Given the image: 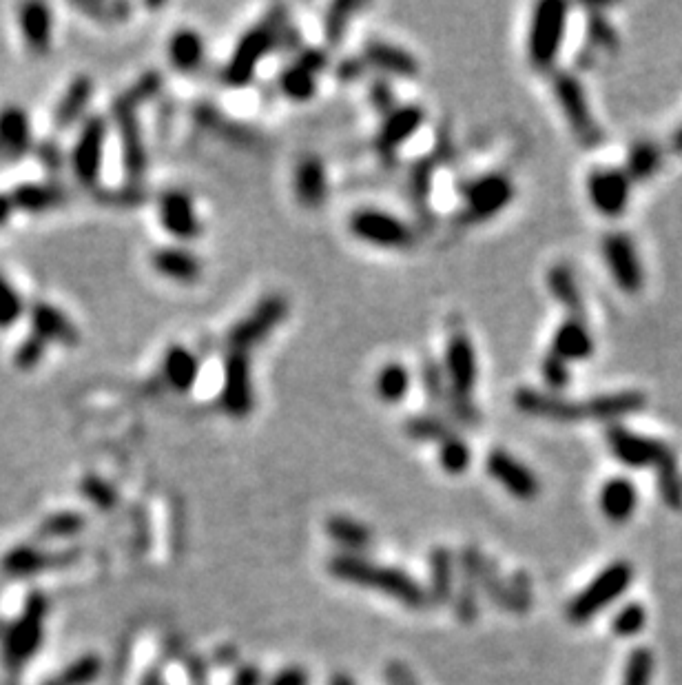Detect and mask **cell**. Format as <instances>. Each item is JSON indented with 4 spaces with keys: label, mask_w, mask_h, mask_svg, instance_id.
Wrapping results in <instances>:
<instances>
[{
    "label": "cell",
    "mask_w": 682,
    "mask_h": 685,
    "mask_svg": "<svg viewBox=\"0 0 682 685\" xmlns=\"http://www.w3.org/2000/svg\"><path fill=\"white\" fill-rule=\"evenodd\" d=\"M412 388L410 368L403 362H386L375 375V395L384 404H401Z\"/></svg>",
    "instance_id": "35"
},
{
    "label": "cell",
    "mask_w": 682,
    "mask_h": 685,
    "mask_svg": "<svg viewBox=\"0 0 682 685\" xmlns=\"http://www.w3.org/2000/svg\"><path fill=\"white\" fill-rule=\"evenodd\" d=\"M38 158L51 171H56V169H60L62 165H65V156H62V149H60V145H56L54 140H45L43 145H40Z\"/></svg>",
    "instance_id": "54"
},
{
    "label": "cell",
    "mask_w": 682,
    "mask_h": 685,
    "mask_svg": "<svg viewBox=\"0 0 682 685\" xmlns=\"http://www.w3.org/2000/svg\"><path fill=\"white\" fill-rule=\"evenodd\" d=\"M31 333L38 335L47 344L76 346L80 342L78 326L69 315L47 300H36L27 306Z\"/></svg>",
    "instance_id": "22"
},
{
    "label": "cell",
    "mask_w": 682,
    "mask_h": 685,
    "mask_svg": "<svg viewBox=\"0 0 682 685\" xmlns=\"http://www.w3.org/2000/svg\"><path fill=\"white\" fill-rule=\"evenodd\" d=\"M386 679H388V685H417L410 670L406 666H401V663H390V666L386 668Z\"/></svg>",
    "instance_id": "56"
},
{
    "label": "cell",
    "mask_w": 682,
    "mask_h": 685,
    "mask_svg": "<svg viewBox=\"0 0 682 685\" xmlns=\"http://www.w3.org/2000/svg\"><path fill=\"white\" fill-rule=\"evenodd\" d=\"M638 504L636 486L625 477H614L601 488V510L614 524H625Z\"/></svg>",
    "instance_id": "33"
},
{
    "label": "cell",
    "mask_w": 682,
    "mask_h": 685,
    "mask_svg": "<svg viewBox=\"0 0 682 685\" xmlns=\"http://www.w3.org/2000/svg\"><path fill=\"white\" fill-rule=\"evenodd\" d=\"M326 54L319 49H306L299 54L291 65L279 74V91L291 102L313 100L319 87V74L326 69Z\"/></svg>",
    "instance_id": "19"
},
{
    "label": "cell",
    "mask_w": 682,
    "mask_h": 685,
    "mask_svg": "<svg viewBox=\"0 0 682 685\" xmlns=\"http://www.w3.org/2000/svg\"><path fill=\"white\" fill-rule=\"evenodd\" d=\"M567 32V5L558 0H545L532 9L530 29H527V60L532 69L552 71L561 49L565 43Z\"/></svg>",
    "instance_id": "6"
},
{
    "label": "cell",
    "mask_w": 682,
    "mask_h": 685,
    "mask_svg": "<svg viewBox=\"0 0 682 685\" xmlns=\"http://www.w3.org/2000/svg\"><path fill=\"white\" fill-rule=\"evenodd\" d=\"M82 528H85V517H82L80 513L65 510V513L49 515L43 524H40V537L62 539V537L78 535Z\"/></svg>",
    "instance_id": "43"
},
{
    "label": "cell",
    "mask_w": 682,
    "mask_h": 685,
    "mask_svg": "<svg viewBox=\"0 0 682 685\" xmlns=\"http://www.w3.org/2000/svg\"><path fill=\"white\" fill-rule=\"evenodd\" d=\"M268 685H310V677L306 670L291 666V668L279 670L275 677L268 681Z\"/></svg>",
    "instance_id": "55"
},
{
    "label": "cell",
    "mask_w": 682,
    "mask_h": 685,
    "mask_svg": "<svg viewBox=\"0 0 682 685\" xmlns=\"http://www.w3.org/2000/svg\"><path fill=\"white\" fill-rule=\"evenodd\" d=\"M18 27L25 47L34 56H47L54 38V16L45 3H25L18 7Z\"/></svg>",
    "instance_id": "25"
},
{
    "label": "cell",
    "mask_w": 682,
    "mask_h": 685,
    "mask_svg": "<svg viewBox=\"0 0 682 685\" xmlns=\"http://www.w3.org/2000/svg\"><path fill=\"white\" fill-rule=\"evenodd\" d=\"M607 442L620 464L632 468H656L658 488L669 508H682V479L671 448L658 439L627 431L625 426H609Z\"/></svg>",
    "instance_id": "2"
},
{
    "label": "cell",
    "mask_w": 682,
    "mask_h": 685,
    "mask_svg": "<svg viewBox=\"0 0 682 685\" xmlns=\"http://www.w3.org/2000/svg\"><path fill=\"white\" fill-rule=\"evenodd\" d=\"M516 187L508 173L492 171L472 178L461 193L459 220L463 224H481L499 216L512 204Z\"/></svg>",
    "instance_id": "8"
},
{
    "label": "cell",
    "mask_w": 682,
    "mask_h": 685,
    "mask_svg": "<svg viewBox=\"0 0 682 685\" xmlns=\"http://www.w3.org/2000/svg\"><path fill=\"white\" fill-rule=\"evenodd\" d=\"M554 96L558 107L567 120V127L574 134V138L587 149H596L603 142V131L589 109V102L585 96V89L581 80L572 74H556L552 80Z\"/></svg>",
    "instance_id": "10"
},
{
    "label": "cell",
    "mask_w": 682,
    "mask_h": 685,
    "mask_svg": "<svg viewBox=\"0 0 682 685\" xmlns=\"http://www.w3.org/2000/svg\"><path fill=\"white\" fill-rule=\"evenodd\" d=\"M34 145L31 120L25 109L7 105L0 109V156L3 160H16Z\"/></svg>",
    "instance_id": "27"
},
{
    "label": "cell",
    "mask_w": 682,
    "mask_h": 685,
    "mask_svg": "<svg viewBox=\"0 0 682 685\" xmlns=\"http://www.w3.org/2000/svg\"><path fill=\"white\" fill-rule=\"evenodd\" d=\"M160 87H162V78H160L158 71H147V74L140 76L136 83L124 91L122 96L116 98V105L138 111L142 102H149L155 94H158Z\"/></svg>",
    "instance_id": "42"
},
{
    "label": "cell",
    "mask_w": 682,
    "mask_h": 685,
    "mask_svg": "<svg viewBox=\"0 0 682 685\" xmlns=\"http://www.w3.org/2000/svg\"><path fill=\"white\" fill-rule=\"evenodd\" d=\"M14 211H16V207H14L12 196H9V193H0V227H3V224L12 218Z\"/></svg>",
    "instance_id": "58"
},
{
    "label": "cell",
    "mask_w": 682,
    "mask_h": 685,
    "mask_svg": "<svg viewBox=\"0 0 682 685\" xmlns=\"http://www.w3.org/2000/svg\"><path fill=\"white\" fill-rule=\"evenodd\" d=\"M111 114H113V120H116V125H118L124 171H127V176L131 178V182H138L144 176V171H147V165H149L147 145H144V138H142L138 111L116 105V102H113Z\"/></svg>",
    "instance_id": "21"
},
{
    "label": "cell",
    "mask_w": 682,
    "mask_h": 685,
    "mask_svg": "<svg viewBox=\"0 0 682 685\" xmlns=\"http://www.w3.org/2000/svg\"><path fill=\"white\" fill-rule=\"evenodd\" d=\"M443 380H446V391L454 404V413L461 419L474 417V391L479 382V357L474 342L468 333H454L443 353L441 366Z\"/></svg>",
    "instance_id": "5"
},
{
    "label": "cell",
    "mask_w": 682,
    "mask_h": 685,
    "mask_svg": "<svg viewBox=\"0 0 682 685\" xmlns=\"http://www.w3.org/2000/svg\"><path fill=\"white\" fill-rule=\"evenodd\" d=\"M587 34H589V40H592L596 47L614 49L618 45L616 29L612 27V23H609V20L603 14H598L596 9L592 12V16H589Z\"/></svg>",
    "instance_id": "51"
},
{
    "label": "cell",
    "mask_w": 682,
    "mask_h": 685,
    "mask_svg": "<svg viewBox=\"0 0 682 685\" xmlns=\"http://www.w3.org/2000/svg\"><path fill=\"white\" fill-rule=\"evenodd\" d=\"M326 530L330 539L335 541L337 546L346 548V550H366L372 544V533L370 528L361 524L357 519H350L344 515H337V517H330L326 521ZM350 552V555H353Z\"/></svg>",
    "instance_id": "37"
},
{
    "label": "cell",
    "mask_w": 682,
    "mask_h": 685,
    "mask_svg": "<svg viewBox=\"0 0 682 685\" xmlns=\"http://www.w3.org/2000/svg\"><path fill=\"white\" fill-rule=\"evenodd\" d=\"M93 96V80L89 76H78L69 83L65 94L60 96L56 111H54V127L60 131H67L85 116Z\"/></svg>",
    "instance_id": "31"
},
{
    "label": "cell",
    "mask_w": 682,
    "mask_h": 685,
    "mask_svg": "<svg viewBox=\"0 0 682 685\" xmlns=\"http://www.w3.org/2000/svg\"><path fill=\"white\" fill-rule=\"evenodd\" d=\"M47 615V599L43 595H31L25 612L7 630L5 635V661L9 666H25L43 643V626Z\"/></svg>",
    "instance_id": "14"
},
{
    "label": "cell",
    "mask_w": 682,
    "mask_h": 685,
    "mask_svg": "<svg viewBox=\"0 0 682 685\" xmlns=\"http://www.w3.org/2000/svg\"><path fill=\"white\" fill-rule=\"evenodd\" d=\"M107 134L109 125L102 116H89L78 131V138L69 153V165L82 187L93 189L100 182L102 165H105Z\"/></svg>",
    "instance_id": "12"
},
{
    "label": "cell",
    "mask_w": 682,
    "mask_h": 685,
    "mask_svg": "<svg viewBox=\"0 0 682 685\" xmlns=\"http://www.w3.org/2000/svg\"><path fill=\"white\" fill-rule=\"evenodd\" d=\"M100 670L102 661L98 654H85V657L71 663V666H67L58 677L47 681L45 685H89L91 681L98 679Z\"/></svg>",
    "instance_id": "41"
},
{
    "label": "cell",
    "mask_w": 682,
    "mask_h": 685,
    "mask_svg": "<svg viewBox=\"0 0 682 685\" xmlns=\"http://www.w3.org/2000/svg\"><path fill=\"white\" fill-rule=\"evenodd\" d=\"M368 100H370V107L381 116H388L390 111L397 107V96L386 78L372 80L368 89Z\"/></svg>",
    "instance_id": "53"
},
{
    "label": "cell",
    "mask_w": 682,
    "mask_h": 685,
    "mask_svg": "<svg viewBox=\"0 0 682 685\" xmlns=\"http://www.w3.org/2000/svg\"><path fill=\"white\" fill-rule=\"evenodd\" d=\"M634 570L627 561H616V564L607 566L601 575H598L592 584H589L583 592H578L574 601L567 608V619L572 623H587L592 617H596L609 603L616 601L623 592L632 584Z\"/></svg>",
    "instance_id": "11"
},
{
    "label": "cell",
    "mask_w": 682,
    "mask_h": 685,
    "mask_svg": "<svg viewBox=\"0 0 682 685\" xmlns=\"http://www.w3.org/2000/svg\"><path fill=\"white\" fill-rule=\"evenodd\" d=\"M452 588V566H450V555L443 548H439L432 555V599L443 601L450 595Z\"/></svg>",
    "instance_id": "46"
},
{
    "label": "cell",
    "mask_w": 682,
    "mask_h": 685,
    "mask_svg": "<svg viewBox=\"0 0 682 685\" xmlns=\"http://www.w3.org/2000/svg\"><path fill=\"white\" fill-rule=\"evenodd\" d=\"M82 493H85V497L89 499L91 504H96L98 508H111V506H116V490H113L111 484H107L105 479H100V477H85V482H82Z\"/></svg>",
    "instance_id": "52"
},
{
    "label": "cell",
    "mask_w": 682,
    "mask_h": 685,
    "mask_svg": "<svg viewBox=\"0 0 682 685\" xmlns=\"http://www.w3.org/2000/svg\"><path fill=\"white\" fill-rule=\"evenodd\" d=\"M330 685H357V683L350 679L348 674H335V677L330 679Z\"/></svg>",
    "instance_id": "60"
},
{
    "label": "cell",
    "mask_w": 682,
    "mask_h": 685,
    "mask_svg": "<svg viewBox=\"0 0 682 685\" xmlns=\"http://www.w3.org/2000/svg\"><path fill=\"white\" fill-rule=\"evenodd\" d=\"M160 375L173 393H191L200 377V360L182 344H171L162 355Z\"/></svg>",
    "instance_id": "26"
},
{
    "label": "cell",
    "mask_w": 682,
    "mask_h": 685,
    "mask_svg": "<svg viewBox=\"0 0 682 685\" xmlns=\"http://www.w3.org/2000/svg\"><path fill=\"white\" fill-rule=\"evenodd\" d=\"M651 674H654V657L647 648H636L629 654L620 685H649Z\"/></svg>",
    "instance_id": "45"
},
{
    "label": "cell",
    "mask_w": 682,
    "mask_h": 685,
    "mask_svg": "<svg viewBox=\"0 0 682 685\" xmlns=\"http://www.w3.org/2000/svg\"><path fill=\"white\" fill-rule=\"evenodd\" d=\"M541 373H543V380H545L547 388H550L552 393L563 391V388L570 384V364L561 360V357H556L550 351H547V355L543 357Z\"/></svg>",
    "instance_id": "48"
},
{
    "label": "cell",
    "mask_w": 682,
    "mask_h": 685,
    "mask_svg": "<svg viewBox=\"0 0 682 685\" xmlns=\"http://www.w3.org/2000/svg\"><path fill=\"white\" fill-rule=\"evenodd\" d=\"M361 5L355 3H337L330 7V12L326 16V36L330 43H339V38H344L346 27L353 18L355 12H359Z\"/></svg>",
    "instance_id": "50"
},
{
    "label": "cell",
    "mask_w": 682,
    "mask_h": 685,
    "mask_svg": "<svg viewBox=\"0 0 682 685\" xmlns=\"http://www.w3.org/2000/svg\"><path fill=\"white\" fill-rule=\"evenodd\" d=\"M167 56L178 74H193L202 69L206 58V45L202 34L191 27H180L171 34L167 43Z\"/></svg>",
    "instance_id": "30"
},
{
    "label": "cell",
    "mask_w": 682,
    "mask_h": 685,
    "mask_svg": "<svg viewBox=\"0 0 682 685\" xmlns=\"http://www.w3.org/2000/svg\"><path fill=\"white\" fill-rule=\"evenodd\" d=\"M153 271L178 284H193L202 278L204 262L182 247H160L151 255Z\"/></svg>",
    "instance_id": "28"
},
{
    "label": "cell",
    "mask_w": 682,
    "mask_h": 685,
    "mask_svg": "<svg viewBox=\"0 0 682 685\" xmlns=\"http://www.w3.org/2000/svg\"><path fill=\"white\" fill-rule=\"evenodd\" d=\"M550 353L561 357L567 364L589 360L594 353V337L583 318H567L554 331Z\"/></svg>",
    "instance_id": "29"
},
{
    "label": "cell",
    "mask_w": 682,
    "mask_h": 685,
    "mask_svg": "<svg viewBox=\"0 0 682 685\" xmlns=\"http://www.w3.org/2000/svg\"><path fill=\"white\" fill-rule=\"evenodd\" d=\"M603 258L620 291L634 295L643 289L645 271L640 267L636 247L629 235L609 233L603 240Z\"/></svg>",
    "instance_id": "17"
},
{
    "label": "cell",
    "mask_w": 682,
    "mask_h": 685,
    "mask_svg": "<svg viewBox=\"0 0 682 685\" xmlns=\"http://www.w3.org/2000/svg\"><path fill=\"white\" fill-rule=\"evenodd\" d=\"M27 313V302L16 286L0 273V331L12 329Z\"/></svg>",
    "instance_id": "40"
},
{
    "label": "cell",
    "mask_w": 682,
    "mask_h": 685,
    "mask_svg": "<svg viewBox=\"0 0 682 685\" xmlns=\"http://www.w3.org/2000/svg\"><path fill=\"white\" fill-rule=\"evenodd\" d=\"M426 122V111L421 105H401L384 116L375 136V151L384 160H392L397 153L408 145L410 138L419 134Z\"/></svg>",
    "instance_id": "18"
},
{
    "label": "cell",
    "mask_w": 682,
    "mask_h": 685,
    "mask_svg": "<svg viewBox=\"0 0 682 685\" xmlns=\"http://www.w3.org/2000/svg\"><path fill=\"white\" fill-rule=\"evenodd\" d=\"M485 468H488L494 482L503 486L519 502H532L541 493L539 477L503 448H494L485 459Z\"/></svg>",
    "instance_id": "20"
},
{
    "label": "cell",
    "mask_w": 682,
    "mask_h": 685,
    "mask_svg": "<svg viewBox=\"0 0 682 685\" xmlns=\"http://www.w3.org/2000/svg\"><path fill=\"white\" fill-rule=\"evenodd\" d=\"M671 149H674L676 153H682V125H678L674 136H671Z\"/></svg>",
    "instance_id": "59"
},
{
    "label": "cell",
    "mask_w": 682,
    "mask_h": 685,
    "mask_svg": "<svg viewBox=\"0 0 682 685\" xmlns=\"http://www.w3.org/2000/svg\"><path fill=\"white\" fill-rule=\"evenodd\" d=\"M406 433L412 439H419V442H437L439 444L441 439H446L454 431L439 417L421 415V417L408 419V422H406Z\"/></svg>",
    "instance_id": "44"
},
{
    "label": "cell",
    "mask_w": 682,
    "mask_h": 685,
    "mask_svg": "<svg viewBox=\"0 0 682 685\" xmlns=\"http://www.w3.org/2000/svg\"><path fill=\"white\" fill-rule=\"evenodd\" d=\"M663 167V151L651 140H638L625 160V173L632 182H647Z\"/></svg>",
    "instance_id": "36"
},
{
    "label": "cell",
    "mask_w": 682,
    "mask_h": 685,
    "mask_svg": "<svg viewBox=\"0 0 682 685\" xmlns=\"http://www.w3.org/2000/svg\"><path fill=\"white\" fill-rule=\"evenodd\" d=\"M286 315L288 302L284 295H266L255 304V309L248 311L240 322L231 326L229 333H226V349L248 355L284 324Z\"/></svg>",
    "instance_id": "9"
},
{
    "label": "cell",
    "mask_w": 682,
    "mask_h": 685,
    "mask_svg": "<svg viewBox=\"0 0 682 685\" xmlns=\"http://www.w3.org/2000/svg\"><path fill=\"white\" fill-rule=\"evenodd\" d=\"M51 564H54V559L45 555L43 550H36L31 546H18L14 550H9L3 561H0L3 572L9 577L38 575V572L47 570Z\"/></svg>",
    "instance_id": "38"
},
{
    "label": "cell",
    "mask_w": 682,
    "mask_h": 685,
    "mask_svg": "<svg viewBox=\"0 0 682 685\" xmlns=\"http://www.w3.org/2000/svg\"><path fill=\"white\" fill-rule=\"evenodd\" d=\"M47 349H49V344L29 331V335L23 337V340H20L16 346L14 364L18 368H23V371H31V368H36L40 362L45 360Z\"/></svg>",
    "instance_id": "47"
},
{
    "label": "cell",
    "mask_w": 682,
    "mask_h": 685,
    "mask_svg": "<svg viewBox=\"0 0 682 685\" xmlns=\"http://www.w3.org/2000/svg\"><path fill=\"white\" fill-rule=\"evenodd\" d=\"M260 683H262L260 670H257L255 666H246L237 672L233 685H260Z\"/></svg>",
    "instance_id": "57"
},
{
    "label": "cell",
    "mask_w": 682,
    "mask_h": 685,
    "mask_svg": "<svg viewBox=\"0 0 682 685\" xmlns=\"http://www.w3.org/2000/svg\"><path fill=\"white\" fill-rule=\"evenodd\" d=\"M629 191H632V180L620 169L601 167L587 176V198L605 218L623 216L629 204Z\"/></svg>",
    "instance_id": "16"
},
{
    "label": "cell",
    "mask_w": 682,
    "mask_h": 685,
    "mask_svg": "<svg viewBox=\"0 0 682 685\" xmlns=\"http://www.w3.org/2000/svg\"><path fill=\"white\" fill-rule=\"evenodd\" d=\"M348 233L357 242L384 251H408L417 242L415 227L395 213L375 207H361L350 213Z\"/></svg>",
    "instance_id": "7"
},
{
    "label": "cell",
    "mask_w": 682,
    "mask_h": 685,
    "mask_svg": "<svg viewBox=\"0 0 682 685\" xmlns=\"http://www.w3.org/2000/svg\"><path fill=\"white\" fill-rule=\"evenodd\" d=\"M288 16L284 7H273L237 40L233 54L222 69V80L229 87H244L255 78V71L273 49L284 43Z\"/></svg>",
    "instance_id": "4"
},
{
    "label": "cell",
    "mask_w": 682,
    "mask_h": 685,
    "mask_svg": "<svg viewBox=\"0 0 682 685\" xmlns=\"http://www.w3.org/2000/svg\"><path fill=\"white\" fill-rule=\"evenodd\" d=\"M547 291L552 298L570 313V318H583L585 315V302L583 293L578 289V282L574 278V271L567 264H554V267L545 275Z\"/></svg>",
    "instance_id": "34"
},
{
    "label": "cell",
    "mask_w": 682,
    "mask_h": 685,
    "mask_svg": "<svg viewBox=\"0 0 682 685\" xmlns=\"http://www.w3.org/2000/svg\"><path fill=\"white\" fill-rule=\"evenodd\" d=\"M361 58L364 63L372 69H377L379 74L390 76V78H401V80H412L419 76L421 65L415 58V54H410L408 49H403L395 43H388V40H368L361 51Z\"/></svg>",
    "instance_id": "23"
},
{
    "label": "cell",
    "mask_w": 682,
    "mask_h": 685,
    "mask_svg": "<svg viewBox=\"0 0 682 685\" xmlns=\"http://www.w3.org/2000/svg\"><path fill=\"white\" fill-rule=\"evenodd\" d=\"M293 191L297 202L302 204L304 209H319L322 204H326L330 193L326 162L315 156V153L302 156L293 173Z\"/></svg>",
    "instance_id": "24"
},
{
    "label": "cell",
    "mask_w": 682,
    "mask_h": 685,
    "mask_svg": "<svg viewBox=\"0 0 682 685\" xmlns=\"http://www.w3.org/2000/svg\"><path fill=\"white\" fill-rule=\"evenodd\" d=\"M222 391L220 406L222 411L233 419H244L255 408V386H253V366L251 357L246 353L229 351L224 357L222 368Z\"/></svg>",
    "instance_id": "13"
},
{
    "label": "cell",
    "mask_w": 682,
    "mask_h": 685,
    "mask_svg": "<svg viewBox=\"0 0 682 685\" xmlns=\"http://www.w3.org/2000/svg\"><path fill=\"white\" fill-rule=\"evenodd\" d=\"M645 395L638 391H623L612 395H596L592 400H567L556 393L519 388L514 393V406L521 413L554 419V422H574V419H618L643 411Z\"/></svg>",
    "instance_id": "1"
},
{
    "label": "cell",
    "mask_w": 682,
    "mask_h": 685,
    "mask_svg": "<svg viewBox=\"0 0 682 685\" xmlns=\"http://www.w3.org/2000/svg\"><path fill=\"white\" fill-rule=\"evenodd\" d=\"M472 464V451L465 439L457 433H450L446 439L439 442V466L448 475H461Z\"/></svg>",
    "instance_id": "39"
},
{
    "label": "cell",
    "mask_w": 682,
    "mask_h": 685,
    "mask_svg": "<svg viewBox=\"0 0 682 685\" xmlns=\"http://www.w3.org/2000/svg\"><path fill=\"white\" fill-rule=\"evenodd\" d=\"M647 612L640 603H629L623 610L618 612L614 619V632L618 637H634L640 630L645 628Z\"/></svg>",
    "instance_id": "49"
},
{
    "label": "cell",
    "mask_w": 682,
    "mask_h": 685,
    "mask_svg": "<svg viewBox=\"0 0 682 685\" xmlns=\"http://www.w3.org/2000/svg\"><path fill=\"white\" fill-rule=\"evenodd\" d=\"M328 570L330 575H335L341 581L381 592V595H386L390 599H397L406 608L421 610L428 606V592L423 590L417 579H412L399 568L381 566L359 555L341 552V555L330 559Z\"/></svg>",
    "instance_id": "3"
},
{
    "label": "cell",
    "mask_w": 682,
    "mask_h": 685,
    "mask_svg": "<svg viewBox=\"0 0 682 685\" xmlns=\"http://www.w3.org/2000/svg\"><path fill=\"white\" fill-rule=\"evenodd\" d=\"M158 220L171 238L180 242H193L204 233V224L195 202L182 189H169L158 198Z\"/></svg>",
    "instance_id": "15"
},
{
    "label": "cell",
    "mask_w": 682,
    "mask_h": 685,
    "mask_svg": "<svg viewBox=\"0 0 682 685\" xmlns=\"http://www.w3.org/2000/svg\"><path fill=\"white\" fill-rule=\"evenodd\" d=\"M9 196L14 200V207L20 211L45 213L60 207L67 200V191L56 182H27L16 187Z\"/></svg>",
    "instance_id": "32"
}]
</instances>
